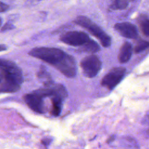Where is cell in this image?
<instances>
[{
  "instance_id": "cell-7",
  "label": "cell",
  "mask_w": 149,
  "mask_h": 149,
  "mask_svg": "<svg viewBox=\"0 0 149 149\" xmlns=\"http://www.w3.org/2000/svg\"><path fill=\"white\" fill-rule=\"evenodd\" d=\"M56 69L68 78L74 77L77 72L76 62L74 57L67 54Z\"/></svg>"
},
{
  "instance_id": "cell-15",
  "label": "cell",
  "mask_w": 149,
  "mask_h": 149,
  "mask_svg": "<svg viewBox=\"0 0 149 149\" xmlns=\"http://www.w3.org/2000/svg\"><path fill=\"white\" fill-rule=\"evenodd\" d=\"M149 47V42L145 40H140L134 47V52L140 53Z\"/></svg>"
},
{
  "instance_id": "cell-5",
  "label": "cell",
  "mask_w": 149,
  "mask_h": 149,
  "mask_svg": "<svg viewBox=\"0 0 149 149\" xmlns=\"http://www.w3.org/2000/svg\"><path fill=\"white\" fill-rule=\"evenodd\" d=\"M126 73L123 67L113 68L107 73L101 80V85L109 90H112L123 79Z\"/></svg>"
},
{
  "instance_id": "cell-24",
  "label": "cell",
  "mask_w": 149,
  "mask_h": 149,
  "mask_svg": "<svg viewBox=\"0 0 149 149\" xmlns=\"http://www.w3.org/2000/svg\"><path fill=\"white\" fill-rule=\"evenodd\" d=\"M1 24H2V19H1V18L0 17V26H1Z\"/></svg>"
},
{
  "instance_id": "cell-3",
  "label": "cell",
  "mask_w": 149,
  "mask_h": 149,
  "mask_svg": "<svg viewBox=\"0 0 149 149\" xmlns=\"http://www.w3.org/2000/svg\"><path fill=\"white\" fill-rule=\"evenodd\" d=\"M102 63L98 57L91 55L84 58L80 62V67L84 76L88 78L94 77L101 69Z\"/></svg>"
},
{
  "instance_id": "cell-9",
  "label": "cell",
  "mask_w": 149,
  "mask_h": 149,
  "mask_svg": "<svg viewBox=\"0 0 149 149\" xmlns=\"http://www.w3.org/2000/svg\"><path fill=\"white\" fill-rule=\"evenodd\" d=\"M132 54V45L128 42H125L120 47L118 61L120 63H125L129 61Z\"/></svg>"
},
{
  "instance_id": "cell-19",
  "label": "cell",
  "mask_w": 149,
  "mask_h": 149,
  "mask_svg": "<svg viewBox=\"0 0 149 149\" xmlns=\"http://www.w3.org/2000/svg\"><path fill=\"white\" fill-rule=\"evenodd\" d=\"M9 6L8 4L0 1V13L5 12L7 11L9 9Z\"/></svg>"
},
{
  "instance_id": "cell-6",
  "label": "cell",
  "mask_w": 149,
  "mask_h": 149,
  "mask_svg": "<svg viewBox=\"0 0 149 149\" xmlns=\"http://www.w3.org/2000/svg\"><path fill=\"white\" fill-rule=\"evenodd\" d=\"M23 100L32 111L38 113H44L46 112L44 97L38 94L34 91L25 94L23 97Z\"/></svg>"
},
{
  "instance_id": "cell-17",
  "label": "cell",
  "mask_w": 149,
  "mask_h": 149,
  "mask_svg": "<svg viewBox=\"0 0 149 149\" xmlns=\"http://www.w3.org/2000/svg\"><path fill=\"white\" fill-rule=\"evenodd\" d=\"M15 63L12 61L5 59H0V70L4 69L8 66H9Z\"/></svg>"
},
{
  "instance_id": "cell-23",
  "label": "cell",
  "mask_w": 149,
  "mask_h": 149,
  "mask_svg": "<svg viewBox=\"0 0 149 149\" xmlns=\"http://www.w3.org/2000/svg\"><path fill=\"white\" fill-rule=\"evenodd\" d=\"M2 79H3V76H2V74L1 73H0V83L2 82Z\"/></svg>"
},
{
  "instance_id": "cell-4",
  "label": "cell",
  "mask_w": 149,
  "mask_h": 149,
  "mask_svg": "<svg viewBox=\"0 0 149 149\" xmlns=\"http://www.w3.org/2000/svg\"><path fill=\"white\" fill-rule=\"evenodd\" d=\"M59 39L62 42L67 45L73 47H81L90 38L84 32L69 31L62 34Z\"/></svg>"
},
{
  "instance_id": "cell-14",
  "label": "cell",
  "mask_w": 149,
  "mask_h": 149,
  "mask_svg": "<svg viewBox=\"0 0 149 149\" xmlns=\"http://www.w3.org/2000/svg\"><path fill=\"white\" fill-rule=\"evenodd\" d=\"M128 4V0H112L109 8L112 10H122L126 9Z\"/></svg>"
},
{
  "instance_id": "cell-12",
  "label": "cell",
  "mask_w": 149,
  "mask_h": 149,
  "mask_svg": "<svg viewBox=\"0 0 149 149\" xmlns=\"http://www.w3.org/2000/svg\"><path fill=\"white\" fill-rule=\"evenodd\" d=\"M37 76L38 78L43 82L45 87H48L54 83L51 75L44 67L40 68L37 73Z\"/></svg>"
},
{
  "instance_id": "cell-10",
  "label": "cell",
  "mask_w": 149,
  "mask_h": 149,
  "mask_svg": "<svg viewBox=\"0 0 149 149\" xmlns=\"http://www.w3.org/2000/svg\"><path fill=\"white\" fill-rule=\"evenodd\" d=\"M63 98L58 97V96H53L51 97V113L52 115L54 116H58L62 111V102L63 101Z\"/></svg>"
},
{
  "instance_id": "cell-18",
  "label": "cell",
  "mask_w": 149,
  "mask_h": 149,
  "mask_svg": "<svg viewBox=\"0 0 149 149\" xmlns=\"http://www.w3.org/2000/svg\"><path fill=\"white\" fill-rule=\"evenodd\" d=\"M13 29H15V26L12 23L8 22V23H6L2 27V28L1 29V32H5V31H6L12 30Z\"/></svg>"
},
{
  "instance_id": "cell-16",
  "label": "cell",
  "mask_w": 149,
  "mask_h": 149,
  "mask_svg": "<svg viewBox=\"0 0 149 149\" xmlns=\"http://www.w3.org/2000/svg\"><path fill=\"white\" fill-rule=\"evenodd\" d=\"M140 26L143 34L149 37V19H143L141 20Z\"/></svg>"
},
{
  "instance_id": "cell-22",
  "label": "cell",
  "mask_w": 149,
  "mask_h": 149,
  "mask_svg": "<svg viewBox=\"0 0 149 149\" xmlns=\"http://www.w3.org/2000/svg\"><path fill=\"white\" fill-rule=\"evenodd\" d=\"M113 139H114V136H111L108 139V143H109L111 141H112L113 140Z\"/></svg>"
},
{
  "instance_id": "cell-2",
  "label": "cell",
  "mask_w": 149,
  "mask_h": 149,
  "mask_svg": "<svg viewBox=\"0 0 149 149\" xmlns=\"http://www.w3.org/2000/svg\"><path fill=\"white\" fill-rule=\"evenodd\" d=\"M73 22L76 24L87 29L92 35L98 38L104 47H108L111 45L110 37L87 16H78Z\"/></svg>"
},
{
  "instance_id": "cell-1",
  "label": "cell",
  "mask_w": 149,
  "mask_h": 149,
  "mask_svg": "<svg viewBox=\"0 0 149 149\" xmlns=\"http://www.w3.org/2000/svg\"><path fill=\"white\" fill-rule=\"evenodd\" d=\"M66 54L62 49L53 47H36L29 52L30 56L50 64L55 69L64 59Z\"/></svg>"
},
{
  "instance_id": "cell-20",
  "label": "cell",
  "mask_w": 149,
  "mask_h": 149,
  "mask_svg": "<svg viewBox=\"0 0 149 149\" xmlns=\"http://www.w3.org/2000/svg\"><path fill=\"white\" fill-rule=\"evenodd\" d=\"M52 139L49 138V137H45L44 139H43L42 140H41V143L45 146H47L48 145H49V144L52 142Z\"/></svg>"
},
{
  "instance_id": "cell-13",
  "label": "cell",
  "mask_w": 149,
  "mask_h": 149,
  "mask_svg": "<svg viewBox=\"0 0 149 149\" xmlns=\"http://www.w3.org/2000/svg\"><path fill=\"white\" fill-rule=\"evenodd\" d=\"M100 47L99 45L94 40L90 39L84 45L80 47V50L84 52L94 53L100 51Z\"/></svg>"
},
{
  "instance_id": "cell-8",
  "label": "cell",
  "mask_w": 149,
  "mask_h": 149,
  "mask_svg": "<svg viewBox=\"0 0 149 149\" xmlns=\"http://www.w3.org/2000/svg\"><path fill=\"white\" fill-rule=\"evenodd\" d=\"M114 29L123 37L134 39L138 36V31L136 27L129 22L118 23L115 24Z\"/></svg>"
},
{
  "instance_id": "cell-25",
  "label": "cell",
  "mask_w": 149,
  "mask_h": 149,
  "mask_svg": "<svg viewBox=\"0 0 149 149\" xmlns=\"http://www.w3.org/2000/svg\"><path fill=\"white\" fill-rule=\"evenodd\" d=\"M147 134H148V135L149 136V129H148V130H147Z\"/></svg>"
},
{
  "instance_id": "cell-21",
  "label": "cell",
  "mask_w": 149,
  "mask_h": 149,
  "mask_svg": "<svg viewBox=\"0 0 149 149\" xmlns=\"http://www.w3.org/2000/svg\"><path fill=\"white\" fill-rule=\"evenodd\" d=\"M8 49V47L4 44H0V52L4 51Z\"/></svg>"
},
{
  "instance_id": "cell-11",
  "label": "cell",
  "mask_w": 149,
  "mask_h": 149,
  "mask_svg": "<svg viewBox=\"0 0 149 149\" xmlns=\"http://www.w3.org/2000/svg\"><path fill=\"white\" fill-rule=\"evenodd\" d=\"M21 85L17 83L4 80L0 85V93H15L20 90Z\"/></svg>"
}]
</instances>
